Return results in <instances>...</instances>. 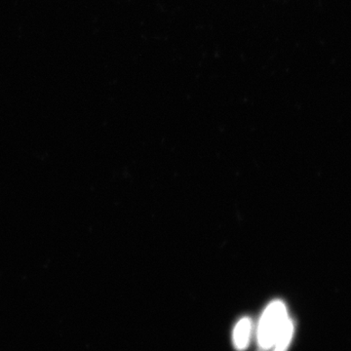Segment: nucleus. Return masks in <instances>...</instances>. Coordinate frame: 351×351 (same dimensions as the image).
I'll return each instance as SVG.
<instances>
[{
    "mask_svg": "<svg viewBox=\"0 0 351 351\" xmlns=\"http://www.w3.org/2000/svg\"><path fill=\"white\" fill-rule=\"evenodd\" d=\"M291 322L292 319L289 317L287 307L282 301L276 300L270 302L258 323L257 338L261 350H271L276 339Z\"/></svg>",
    "mask_w": 351,
    "mask_h": 351,
    "instance_id": "1",
    "label": "nucleus"
},
{
    "mask_svg": "<svg viewBox=\"0 0 351 351\" xmlns=\"http://www.w3.org/2000/svg\"><path fill=\"white\" fill-rule=\"evenodd\" d=\"M252 328L253 325L250 318L248 317L241 318L235 325L232 339L233 345L237 350L243 351L248 348L251 339Z\"/></svg>",
    "mask_w": 351,
    "mask_h": 351,
    "instance_id": "2",
    "label": "nucleus"
},
{
    "mask_svg": "<svg viewBox=\"0 0 351 351\" xmlns=\"http://www.w3.org/2000/svg\"><path fill=\"white\" fill-rule=\"evenodd\" d=\"M295 326L294 322H291L285 330L281 332L280 336L276 339L274 346H272V351H287L291 341H292L293 336H294Z\"/></svg>",
    "mask_w": 351,
    "mask_h": 351,
    "instance_id": "3",
    "label": "nucleus"
}]
</instances>
